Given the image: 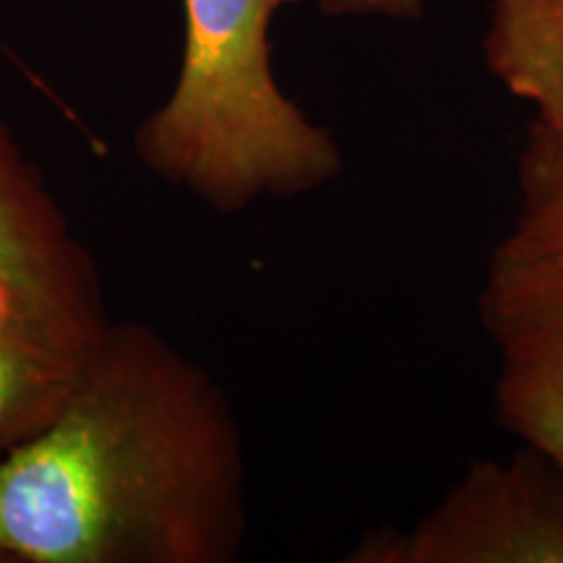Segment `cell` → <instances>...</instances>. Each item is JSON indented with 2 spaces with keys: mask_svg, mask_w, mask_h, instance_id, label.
I'll use <instances>...</instances> for the list:
<instances>
[{
  "mask_svg": "<svg viewBox=\"0 0 563 563\" xmlns=\"http://www.w3.org/2000/svg\"><path fill=\"white\" fill-rule=\"evenodd\" d=\"M245 460L207 368L108 323L58 412L0 460V563H228Z\"/></svg>",
  "mask_w": 563,
  "mask_h": 563,
  "instance_id": "6da1fadb",
  "label": "cell"
},
{
  "mask_svg": "<svg viewBox=\"0 0 563 563\" xmlns=\"http://www.w3.org/2000/svg\"><path fill=\"white\" fill-rule=\"evenodd\" d=\"M302 0H183L186 47L170 100L136 131L150 170L232 214L340 178L336 139L274 79L272 21Z\"/></svg>",
  "mask_w": 563,
  "mask_h": 563,
  "instance_id": "7a4b0ae2",
  "label": "cell"
},
{
  "mask_svg": "<svg viewBox=\"0 0 563 563\" xmlns=\"http://www.w3.org/2000/svg\"><path fill=\"white\" fill-rule=\"evenodd\" d=\"M347 561L563 563V470L530 446L475 462L418 525L365 534Z\"/></svg>",
  "mask_w": 563,
  "mask_h": 563,
  "instance_id": "3957f363",
  "label": "cell"
},
{
  "mask_svg": "<svg viewBox=\"0 0 563 563\" xmlns=\"http://www.w3.org/2000/svg\"><path fill=\"white\" fill-rule=\"evenodd\" d=\"M506 431L563 470V264L496 249L481 298Z\"/></svg>",
  "mask_w": 563,
  "mask_h": 563,
  "instance_id": "277c9868",
  "label": "cell"
},
{
  "mask_svg": "<svg viewBox=\"0 0 563 563\" xmlns=\"http://www.w3.org/2000/svg\"><path fill=\"white\" fill-rule=\"evenodd\" d=\"M0 287L68 332L108 327L100 274L9 131L0 125Z\"/></svg>",
  "mask_w": 563,
  "mask_h": 563,
  "instance_id": "5b68a950",
  "label": "cell"
},
{
  "mask_svg": "<svg viewBox=\"0 0 563 563\" xmlns=\"http://www.w3.org/2000/svg\"><path fill=\"white\" fill-rule=\"evenodd\" d=\"M95 342L0 287V460L58 412Z\"/></svg>",
  "mask_w": 563,
  "mask_h": 563,
  "instance_id": "8992f818",
  "label": "cell"
},
{
  "mask_svg": "<svg viewBox=\"0 0 563 563\" xmlns=\"http://www.w3.org/2000/svg\"><path fill=\"white\" fill-rule=\"evenodd\" d=\"M483 53L534 123L563 131V0H493Z\"/></svg>",
  "mask_w": 563,
  "mask_h": 563,
  "instance_id": "52a82bcc",
  "label": "cell"
},
{
  "mask_svg": "<svg viewBox=\"0 0 563 563\" xmlns=\"http://www.w3.org/2000/svg\"><path fill=\"white\" fill-rule=\"evenodd\" d=\"M498 249L563 264V131L530 129L519 159V214Z\"/></svg>",
  "mask_w": 563,
  "mask_h": 563,
  "instance_id": "ba28073f",
  "label": "cell"
},
{
  "mask_svg": "<svg viewBox=\"0 0 563 563\" xmlns=\"http://www.w3.org/2000/svg\"><path fill=\"white\" fill-rule=\"evenodd\" d=\"M329 16H382L397 21H415L422 16L426 0H319Z\"/></svg>",
  "mask_w": 563,
  "mask_h": 563,
  "instance_id": "9c48e42d",
  "label": "cell"
}]
</instances>
